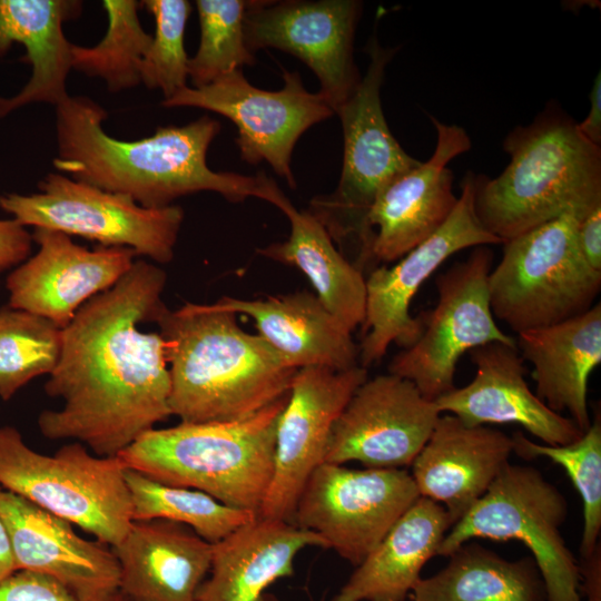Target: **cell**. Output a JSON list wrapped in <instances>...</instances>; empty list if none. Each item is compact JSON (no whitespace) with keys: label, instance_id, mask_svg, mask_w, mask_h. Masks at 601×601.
<instances>
[{"label":"cell","instance_id":"1","mask_svg":"<svg viewBox=\"0 0 601 601\" xmlns=\"http://www.w3.org/2000/svg\"><path fill=\"white\" fill-rule=\"evenodd\" d=\"M167 275L144 259L93 296L62 329L59 362L45 384L59 410L38 417L50 440H75L98 456H118L170 415L166 343L142 332L165 305Z\"/></svg>","mask_w":601,"mask_h":601},{"label":"cell","instance_id":"2","mask_svg":"<svg viewBox=\"0 0 601 601\" xmlns=\"http://www.w3.org/2000/svg\"><path fill=\"white\" fill-rule=\"evenodd\" d=\"M106 118V110L83 96H69L56 106L53 166L59 173L147 208L167 207L199 191H214L233 203L247 197L270 203L278 188L264 173L245 176L209 168L207 150L220 131L209 116L180 127H159L149 137L129 141L109 136L102 127Z\"/></svg>","mask_w":601,"mask_h":601},{"label":"cell","instance_id":"3","mask_svg":"<svg viewBox=\"0 0 601 601\" xmlns=\"http://www.w3.org/2000/svg\"><path fill=\"white\" fill-rule=\"evenodd\" d=\"M237 314L214 304L164 305L152 323L166 343L169 407L183 423L245 418L286 395L297 370Z\"/></svg>","mask_w":601,"mask_h":601},{"label":"cell","instance_id":"4","mask_svg":"<svg viewBox=\"0 0 601 601\" xmlns=\"http://www.w3.org/2000/svg\"><path fill=\"white\" fill-rule=\"evenodd\" d=\"M510 162L495 178L475 175L474 207L503 244L578 206L601 203V147L555 105L506 136Z\"/></svg>","mask_w":601,"mask_h":601},{"label":"cell","instance_id":"5","mask_svg":"<svg viewBox=\"0 0 601 601\" xmlns=\"http://www.w3.org/2000/svg\"><path fill=\"white\" fill-rule=\"evenodd\" d=\"M288 396L240 420L154 427L118 459L126 469L162 484L197 490L258 514L272 481L276 430Z\"/></svg>","mask_w":601,"mask_h":601},{"label":"cell","instance_id":"6","mask_svg":"<svg viewBox=\"0 0 601 601\" xmlns=\"http://www.w3.org/2000/svg\"><path fill=\"white\" fill-rule=\"evenodd\" d=\"M599 204L573 207L502 244V258L487 280L493 316L520 334L573 318L595 304L601 273L583 258L577 227Z\"/></svg>","mask_w":601,"mask_h":601},{"label":"cell","instance_id":"7","mask_svg":"<svg viewBox=\"0 0 601 601\" xmlns=\"http://www.w3.org/2000/svg\"><path fill=\"white\" fill-rule=\"evenodd\" d=\"M126 467L118 456L91 454L80 442L52 455L27 445L13 426H0V486L114 546L132 523Z\"/></svg>","mask_w":601,"mask_h":601},{"label":"cell","instance_id":"8","mask_svg":"<svg viewBox=\"0 0 601 601\" xmlns=\"http://www.w3.org/2000/svg\"><path fill=\"white\" fill-rule=\"evenodd\" d=\"M565 496L535 467L508 463L484 495L446 533L439 555L475 539L516 540L531 552L546 601H582L579 560L562 535Z\"/></svg>","mask_w":601,"mask_h":601},{"label":"cell","instance_id":"9","mask_svg":"<svg viewBox=\"0 0 601 601\" xmlns=\"http://www.w3.org/2000/svg\"><path fill=\"white\" fill-rule=\"evenodd\" d=\"M38 188L31 195H0V208L23 226L79 236L104 247H128L159 264L174 258L184 221L180 206L142 207L126 195L61 173L47 174Z\"/></svg>","mask_w":601,"mask_h":601},{"label":"cell","instance_id":"10","mask_svg":"<svg viewBox=\"0 0 601 601\" xmlns=\"http://www.w3.org/2000/svg\"><path fill=\"white\" fill-rule=\"evenodd\" d=\"M366 52L370 62L352 96L335 111L343 140V166L336 189L317 196L311 211L339 244L358 243L363 219L376 195L400 174L421 161L408 155L391 132L381 101L385 69L397 51L381 46L375 33Z\"/></svg>","mask_w":601,"mask_h":601},{"label":"cell","instance_id":"11","mask_svg":"<svg viewBox=\"0 0 601 601\" xmlns=\"http://www.w3.org/2000/svg\"><path fill=\"white\" fill-rule=\"evenodd\" d=\"M493 253L477 246L470 256L440 274L436 306L420 316L423 332L391 361L388 373L412 382L428 401L452 391L460 357L492 342L516 346L502 332L490 306L487 280Z\"/></svg>","mask_w":601,"mask_h":601},{"label":"cell","instance_id":"12","mask_svg":"<svg viewBox=\"0 0 601 601\" xmlns=\"http://www.w3.org/2000/svg\"><path fill=\"white\" fill-rule=\"evenodd\" d=\"M420 497L404 469H349L324 462L307 479L292 523L358 565Z\"/></svg>","mask_w":601,"mask_h":601},{"label":"cell","instance_id":"13","mask_svg":"<svg viewBox=\"0 0 601 601\" xmlns=\"http://www.w3.org/2000/svg\"><path fill=\"white\" fill-rule=\"evenodd\" d=\"M283 81L279 90H263L238 69L204 87L187 86L161 105L195 107L228 118L237 127L242 159L249 165L266 160L290 188H296L290 167L295 144L313 125L331 118L334 110L319 92L306 90L297 71L283 69Z\"/></svg>","mask_w":601,"mask_h":601},{"label":"cell","instance_id":"14","mask_svg":"<svg viewBox=\"0 0 601 601\" xmlns=\"http://www.w3.org/2000/svg\"><path fill=\"white\" fill-rule=\"evenodd\" d=\"M474 191L475 174L467 171L457 204L444 225L398 263L380 266L366 278V312L358 345L361 366L378 362L392 343L406 348L418 339L423 323L420 316H411V302L450 256L469 247L503 244L480 223Z\"/></svg>","mask_w":601,"mask_h":601},{"label":"cell","instance_id":"15","mask_svg":"<svg viewBox=\"0 0 601 601\" xmlns=\"http://www.w3.org/2000/svg\"><path fill=\"white\" fill-rule=\"evenodd\" d=\"M362 8L356 0H247L245 42L253 53L274 48L300 59L335 114L362 79L354 60Z\"/></svg>","mask_w":601,"mask_h":601},{"label":"cell","instance_id":"16","mask_svg":"<svg viewBox=\"0 0 601 601\" xmlns=\"http://www.w3.org/2000/svg\"><path fill=\"white\" fill-rule=\"evenodd\" d=\"M430 118L436 130L434 151L376 195L358 237L361 259L391 263L402 258L437 231L457 204L447 164L470 150L472 142L464 128Z\"/></svg>","mask_w":601,"mask_h":601},{"label":"cell","instance_id":"17","mask_svg":"<svg viewBox=\"0 0 601 601\" xmlns=\"http://www.w3.org/2000/svg\"><path fill=\"white\" fill-rule=\"evenodd\" d=\"M366 380L361 365L297 370L277 424L273 476L257 515L292 523L307 479L324 462L333 424Z\"/></svg>","mask_w":601,"mask_h":601},{"label":"cell","instance_id":"18","mask_svg":"<svg viewBox=\"0 0 601 601\" xmlns=\"http://www.w3.org/2000/svg\"><path fill=\"white\" fill-rule=\"evenodd\" d=\"M441 414L435 402L405 378L391 373L367 378L333 424L324 462L411 466Z\"/></svg>","mask_w":601,"mask_h":601},{"label":"cell","instance_id":"19","mask_svg":"<svg viewBox=\"0 0 601 601\" xmlns=\"http://www.w3.org/2000/svg\"><path fill=\"white\" fill-rule=\"evenodd\" d=\"M38 252L7 277L9 306L42 316L63 329L79 308L112 287L132 266L128 247L88 249L70 236L35 228Z\"/></svg>","mask_w":601,"mask_h":601},{"label":"cell","instance_id":"20","mask_svg":"<svg viewBox=\"0 0 601 601\" xmlns=\"http://www.w3.org/2000/svg\"><path fill=\"white\" fill-rule=\"evenodd\" d=\"M0 519L18 570L47 575L81 601H112L118 560L106 543L78 535L72 524L0 486Z\"/></svg>","mask_w":601,"mask_h":601},{"label":"cell","instance_id":"21","mask_svg":"<svg viewBox=\"0 0 601 601\" xmlns=\"http://www.w3.org/2000/svg\"><path fill=\"white\" fill-rule=\"evenodd\" d=\"M470 357L476 366L473 381L434 401L441 413L471 426L518 424L546 445L570 444L583 434L530 390L516 346L492 342L472 349Z\"/></svg>","mask_w":601,"mask_h":601},{"label":"cell","instance_id":"22","mask_svg":"<svg viewBox=\"0 0 601 601\" xmlns=\"http://www.w3.org/2000/svg\"><path fill=\"white\" fill-rule=\"evenodd\" d=\"M512 453V436L441 414L411 476L420 496L441 504L454 524L484 495Z\"/></svg>","mask_w":601,"mask_h":601},{"label":"cell","instance_id":"23","mask_svg":"<svg viewBox=\"0 0 601 601\" xmlns=\"http://www.w3.org/2000/svg\"><path fill=\"white\" fill-rule=\"evenodd\" d=\"M111 549L119 592L131 601H196L213 553V544L189 526L166 520L132 521Z\"/></svg>","mask_w":601,"mask_h":601},{"label":"cell","instance_id":"24","mask_svg":"<svg viewBox=\"0 0 601 601\" xmlns=\"http://www.w3.org/2000/svg\"><path fill=\"white\" fill-rule=\"evenodd\" d=\"M306 546L325 543L294 523L256 515L213 543L209 578L196 601H268L267 588L294 573V560Z\"/></svg>","mask_w":601,"mask_h":601},{"label":"cell","instance_id":"25","mask_svg":"<svg viewBox=\"0 0 601 601\" xmlns=\"http://www.w3.org/2000/svg\"><path fill=\"white\" fill-rule=\"evenodd\" d=\"M217 303L249 316L258 335L295 370L321 366L343 371L358 365L359 346L352 332L308 290L257 299L224 296Z\"/></svg>","mask_w":601,"mask_h":601},{"label":"cell","instance_id":"26","mask_svg":"<svg viewBox=\"0 0 601 601\" xmlns=\"http://www.w3.org/2000/svg\"><path fill=\"white\" fill-rule=\"evenodd\" d=\"M516 347L533 365L535 395L552 411L568 412L584 432L591 424L588 384L601 363V304L564 322L518 334Z\"/></svg>","mask_w":601,"mask_h":601},{"label":"cell","instance_id":"27","mask_svg":"<svg viewBox=\"0 0 601 601\" xmlns=\"http://www.w3.org/2000/svg\"><path fill=\"white\" fill-rule=\"evenodd\" d=\"M71 0H0V56L14 42L26 48L23 60L31 77L13 97H0V118L23 106L45 102L55 107L65 101L67 78L72 69L70 43L62 24L81 10Z\"/></svg>","mask_w":601,"mask_h":601},{"label":"cell","instance_id":"28","mask_svg":"<svg viewBox=\"0 0 601 601\" xmlns=\"http://www.w3.org/2000/svg\"><path fill=\"white\" fill-rule=\"evenodd\" d=\"M452 525L441 504L420 496L356 565L333 601H405Z\"/></svg>","mask_w":601,"mask_h":601},{"label":"cell","instance_id":"29","mask_svg":"<svg viewBox=\"0 0 601 601\" xmlns=\"http://www.w3.org/2000/svg\"><path fill=\"white\" fill-rule=\"evenodd\" d=\"M288 218L290 234L280 243L257 248L273 260L295 266L309 279L321 303L351 332L366 312V279L337 250L325 226L308 210H298L283 191L274 204Z\"/></svg>","mask_w":601,"mask_h":601},{"label":"cell","instance_id":"30","mask_svg":"<svg viewBox=\"0 0 601 601\" xmlns=\"http://www.w3.org/2000/svg\"><path fill=\"white\" fill-rule=\"evenodd\" d=\"M447 558L437 573L415 584L413 601H546L532 556L509 560L469 541Z\"/></svg>","mask_w":601,"mask_h":601},{"label":"cell","instance_id":"31","mask_svg":"<svg viewBox=\"0 0 601 601\" xmlns=\"http://www.w3.org/2000/svg\"><path fill=\"white\" fill-rule=\"evenodd\" d=\"M132 521L166 520L189 526L209 543H216L257 514L227 506L210 495L151 480L126 469Z\"/></svg>","mask_w":601,"mask_h":601},{"label":"cell","instance_id":"32","mask_svg":"<svg viewBox=\"0 0 601 601\" xmlns=\"http://www.w3.org/2000/svg\"><path fill=\"white\" fill-rule=\"evenodd\" d=\"M108 17L105 37L93 47L72 46L71 65L89 77L102 79L110 92H119L141 83L139 65L152 36L138 17L135 0H105Z\"/></svg>","mask_w":601,"mask_h":601},{"label":"cell","instance_id":"33","mask_svg":"<svg viewBox=\"0 0 601 601\" xmlns=\"http://www.w3.org/2000/svg\"><path fill=\"white\" fill-rule=\"evenodd\" d=\"M62 346L51 321L9 305L0 308V397L11 398L37 376L50 375Z\"/></svg>","mask_w":601,"mask_h":601},{"label":"cell","instance_id":"34","mask_svg":"<svg viewBox=\"0 0 601 601\" xmlns=\"http://www.w3.org/2000/svg\"><path fill=\"white\" fill-rule=\"evenodd\" d=\"M513 453L522 459L546 457L563 467L583 503L580 555L588 556L600 543L601 533V416H594L587 431L565 445L539 444L521 431L512 435Z\"/></svg>","mask_w":601,"mask_h":601},{"label":"cell","instance_id":"35","mask_svg":"<svg viewBox=\"0 0 601 601\" xmlns=\"http://www.w3.org/2000/svg\"><path fill=\"white\" fill-rule=\"evenodd\" d=\"M200 39L188 60V78L194 88L209 85L243 66H253L255 56L246 46L244 16L246 0H197Z\"/></svg>","mask_w":601,"mask_h":601},{"label":"cell","instance_id":"36","mask_svg":"<svg viewBox=\"0 0 601 601\" xmlns=\"http://www.w3.org/2000/svg\"><path fill=\"white\" fill-rule=\"evenodd\" d=\"M144 7L154 16L155 36L139 65L141 83L159 89L167 100L187 87L188 56L185 30L191 4L187 0H145Z\"/></svg>","mask_w":601,"mask_h":601},{"label":"cell","instance_id":"37","mask_svg":"<svg viewBox=\"0 0 601 601\" xmlns=\"http://www.w3.org/2000/svg\"><path fill=\"white\" fill-rule=\"evenodd\" d=\"M0 601H81L58 581L18 570L0 582Z\"/></svg>","mask_w":601,"mask_h":601},{"label":"cell","instance_id":"38","mask_svg":"<svg viewBox=\"0 0 601 601\" xmlns=\"http://www.w3.org/2000/svg\"><path fill=\"white\" fill-rule=\"evenodd\" d=\"M33 238L16 219H0V273L23 263L30 254Z\"/></svg>","mask_w":601,"mask_h":601},{"label":"cell","instance_id":"39","mask_svg":"<svg viewBox=\"0 0 601 601\" xmlns=\"http://www.w3.org/2000/svg\"><path fill=\"white\" fill-rule=\"evenodd\" d=\"M577 240L589 266L601 273V204L582 216L577 227Z\"/></svg>","mask_w":601,"mask_h":601},{"label":"cell","instance_id":"40","mask_svg":"<svg viewBox=\"0 0 601 601\" xmlns=\"http://www.w3.org/2000/svg\"><path fill=\"white\" fill-rule=\"evenodd\" d=\"M580 595L587 601H601V543L579 561Z\"/></svg>","mask_w":601,"mask_h":601},{"label":"cell","instance_id":"41","mask_svg":"<svg viewBox=\"0 0 601 601\" xmlns=\"http://www.w3.org/2000/svg\"><path fill=\"white\" fill-rule=\"evenodd\" d=\"M579 132L591 144L601 147V73L594 78L590 92V110L588 116L577 122Z\"/></svg>","mask_w":601,"mask_h":601},{"label":"cell","instance_id":"42","mask_svg":"<svg viewBox=\"0 0 601 601\" xmlns=\"http://www.w3.org/2000/svg\"><path fill=\"white\" fill-rule=\"evenodd\" d=\"M16 571L17 566L14 563L9 536L6 526L0 519V582Z\"/></svg>","mask_w":601,"mask_h":601},{"label":"cell","instance_id":"43","mask_svg":"<svg viewBox=\"0 0 601 601\" xmlns=\"http://www.w3.org/2000/svg\"><path fill=\"white\" fill-rule=\"evenodd\" d=\"M112 601H131L130 599H128L127 597H125L122 593H118Z\"/></svg>","mask_w":601,"mask_h":601}]
</instances>
